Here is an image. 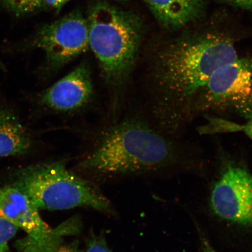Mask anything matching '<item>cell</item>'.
<instances>
[{"instance_id":"6da1fadb","label":"cell","mask_w":252,"mask_h":252,"mask_svg":"<svg viewBox=\"0 0 252 252\" xmlns=\"http://www.w3.org/2000/svg\"><path fill=\"white\" fill-rule=\"evenodd\" d=\"M238 56L234 37L219 32L185 34L158 46L146 62L151 123L168 136L182 138L210 77Z\"/></svg>"},{"instance_id":"7a4b0ae2","label":"cell","mask_w":252,"mask_h":252,"mask_svg":"<svg viewBox=\"0 0 252 252\" xmlns=\"http://www.w3.org/2000/svg\"><path fill=\"white\" fill-rule=\"evenodd\" d=\"M202 162L196 145L162 133L146 120L129 118L110 127L79 166L108 175L183 173L200 169Z\"/></svg>"},{"instance_id":"3957f363","label":"cell","mask_w":252,"mask_h":252,"mask_svg":"<svg viewBox=\"0 0 252 252\" xmlns=\"http://www.w3.org/2000/svg\"><path fill=\"white\" fill-rule=\"evenodd\" d=\"M87 21L90 48L104 82L117 94L128 83L138 62L142 37L139 19L99 2L91 9Z\"/></svg>"},{"instance_id":"277c9868","label":"cell","mask_w":252,"mask_h":252,"mask_svg":"<svg viewBox=\"0 0 252 252\" xmlns=\"http://www.w3.org/2000/svg\"><path fill=\"white\" fill-rule=\"evenodd\" d=\"M11 185L39 210L88 207L103 213L113 212L109 200L95 186L69 171L61 160L25 167L16 172Z\"/></svg>"},{"instance_id":"5b68a950","label":"cell","mask_w":252,"mask_h":252,"mask_svg":"<svg viewBox=\"0 0 252 252\" xmlns=\"http://www.w3.org/2000/svg\"><path fill=\"white\" fill-rule=\"evenodd\" d=\"M201 115L252 119V56H239L214 72L194 106V119Z\"/></svg>"},{"instance_id":"8992f818","label":"cell","mask_w":252,"mask_h":252,"mask_svg":"<svg viewBox=\"0 0 252 252\" xmlns=\"http://www.w3.org/2000/svg\"><path fill=\"white\" fill-rule=\"evenodd\" d=\"M39 210L20 189L11 185L0 187V214L27 234L17 243L20 252H57L64 236L80 229L75 219L52 229L41 218Z\"/></svg>"},{"instance_id":"52a82bcc","label":"cell","mask_w":252,"mask_h":252,"mask_svg":"<svg viewBox=\"0 0 252 252\" xmlns=\"http://www.w3.org/2000/svg\"><path fill=\"white\" fill-rule=\"evenodd\" d=\"M220 154V174L211 190L210 209L223 222L251 229L252 174L241 162Z\"/></svg>"},{"instance_id":"ba28073f","label":"cell","mask_w":252,"mask_h":252,"mask_svg":"<svg viewBox=\"0 0 252 252\" xmlns=\"http://www.w3.org/2000/svg\"><path fill=\"white\" fill-rule=\"evenodd\" d=\"M31 47L44 53L43 72L54 73L90 48L88 21L79 12L65 15L41 28Z\"/></svg>"},{"instance_id":"9c48e42d","label":"cell","mask_w":252,"mask_h":252,"mask_svg":"<svg viewBox=\"0 0 252 252\" xmlns=\"http://www.w3.org/2000/svg\"><path fill=\"white\" fill-rule=\"evenodd\" d=\"M94 87L88 63L83 62L65 76L39 94L40 105L50 111L71 113L78 111L92 100Z\"/></svg>"},{"instance_id":"30bf717a","label":"cell","mask_w":252,"mask_h":252,"mask_svg":"<svg viewBox=\"0 0 252 252\" xmlns=\"http://www.w3.org/2000/svg\"><path fill=\"white\" fill-rule=\"evenodd\" d=\"M33 146V138L20 118L0 104V157L24 156Z\"/></svg>"},{"instance_id":"8fae6325","label":"cell","mask_w":252,"mask_h":252,"mask_svg":"<svg viewBox=\"0 0 252 252\" xmlns=\"http://www.w3.org/2000/svg\"><path fill=\"white\" fill-rule=\"evenodd\" d=\"M154 15L166 27L184 26L197 17L203 0H144Z\"/></svg>"},{"instance_id":"7c38bea8","label":"cell","mask_w":252,"mask_h":252,"mask_svg":"<svg viewBox=\"0 0 252 252\" xmlns=\"http://www.w3.org/2000/svg\"><path fill=\"white\" fill-rule=\"evenodd\" d=\"M18 229V226L0 214V252H11L8 243Z\"/></svg>"},{"instance_id":"4fadbf2b","label":"cell","mask_w":252,"mask_h":252,"mask_svg":"<svg viewBox=\"0 0 252 252\" xmlns=\"http://www.w3.org/2000/svg\"><path fill=\"white\" fill-rule=\"evenodd\" d=\"M29 0H1L4 7L15 15L27 14V5Z\"/></svg>"},{"instance_id":"5bb4252c","label":"cell","mask_w":252,"mask_h":252,"mask_svg":"<svg viewBox=\"0 0 252 252\" xmlns=\"http://www.w3.org/2000/svg\"><path fill=\"white\" fill-rule=\"evenodd\" d=\"M86 252H112L102 236L92 234L87 243Z\"/></svg>"},{"instance_id":"9a60e30c","label":"cell","mask_w":252,"mask_h":252,"mask_svg":"<svg viewBox=\"0 0 252 252\" xmlns=\"http://www.w3.org/2000/svg\"><path fill=\"white\" fill-rule=\"evenodd\" d=\"M201 243V252H219L213 245L210 243L209 239L201 232L200 229H198Z\"/></svg>"},{"instance_id":"2e32d148","label":"cell","mask_w":252,"mask_h":252,"mask_svg":"<svg viewBox=\"0 0 252 252\" xmlns=\"http://www.w3.org/2000/svg\"><path fill=\"white\" fill-rule=\"evenodd\" d=\"M71 0H44V4L57 11H60Z\"/></svg>"},{"instance_id":"e0dca14e","label":"cell","mask_w":252,"mask_h":252,"mask_svg":"<svg viewBox=\"0 0 252 252\" xmlns=\"http://www.w3.org/2000/svg\"><path fill=\"white\" fill-rule=\"evenodd\" d=\"M239 8L252 11V0H224Z\"/></svg>"},{"instance_id":"ac0fdd59","label":"cell","mask_w":252,"mask_h":252,"mask_svg":"<svg viewBox=\"0 0 252 252\" xmlns=\"http://www.w3.org/2000/svg\"><path fill=\"white\" fill-rule=\"evenodd\" d=\"M236 131H242L252 140V119L247 121L243 125L237 124Z\"/></svg>"},{"instance_id":"d6986e66","label":"cell","mask_w":252,"mask_h":252,"mask_svg":"<svg viewBox=\"0 0 252 252\" xmlns=\"http://www.w3.org/2000/svg\"><path fill=\"white\" fill-rule=\"evenodd\" d=\"M44 4V0H29L27 5V14L35 11Z\"/></svg>"},{"instance_id":"ffe728a7","label":"cell","mask_w":252,"mask_h":252,"mask_svg":"<svg viewBox=\"0 0 252 252\" xmlns=\"http://www.w3.org/2000/svg\"><path fill=\"white\" fill-rule=\"evenodd\" d=\"M0 69L3 71H5L6 70L5 66L1 61H0Z\"/></svg>"},{"instance_id":"44dd1931","label":"cell","mask_w":252,"mask_h":252,"mask_svg":"<svg viewBox=\"0 0 252 252\" xmlns=\"http://www.w3.org/2000/svg\"><path fill=\"white\" fill-rule=\"evenodd\" d=\"M118 1H126V0H118Z\"/></svg>"}]
</instances>
